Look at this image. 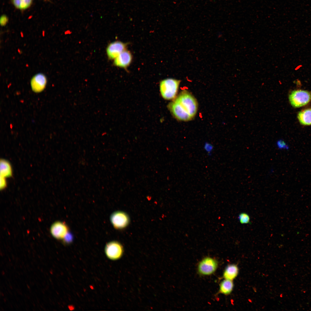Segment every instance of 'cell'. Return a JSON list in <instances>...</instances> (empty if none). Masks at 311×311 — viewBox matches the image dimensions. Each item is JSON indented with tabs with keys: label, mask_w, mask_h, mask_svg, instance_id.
Segmentation results:
<instances>
[{
	"label": "cell",
	"mask_w": 311,
	"mask_h": 311,
	"mask_svg": "<svg viewBox=\"0 0 311 311\" xmlns=\"http://www.w3.org/2000/svg\"><path fill=\"white\" fill-rule=\"evenodd\" d=\"M168 108L176 119L188 121L193 119L196 115L198 103L196 98L191 93L184 90L168 104Z\"/></svg>",
	"instance_id": "6da1fadb"
},
{
	"label": "cell",
	"mask_w": 311,
	"mask_h": 311,
	"mask_svg": "<svg viewBox=\"0 0 311 311\" xmlns=\"http://www.w3.org/2000/svg\"><path fill=\"white\" fill-rule=\"evenodd\" d=\"M276 145L279 149L288 150L289 149V146L282 139H279L277 141Z\"/></svg>",
	"instance_id": "e0dca14e"
},
{
	"label": "cell",
	"mask_w": 311,
	"mask_h": 311,
	"mask_svg": "<svg viewBox=\"0 0 311 311\" xmlns=\"http://www.w3.org/2000/svg\"><path fill=\"white\" fill-rule=\"evenodd\" d=\"M47 83L46 76L42 73H38L32 78L31 81V88L33 91L38 93L43 91Z\"/></svg>",
	"instance_id": "30bf717a"
},
{
	"label": "cell",
	"mask_w": 311,
	"mask_h": 311,
	"mask_svg": "<svg viewBox=\"0 0 311 311\" xmlns=\"http://www.w3.org/2000/svg\"><path fill=\"white\" fill-rule=\"evenodd\" d=\"M5 178L0 176V189H3L6 186L7 183Z\"/></svg>",
	"instance_id": "44dd1931"
},
{
	"label": "cell",
	"mask_w": 311,
	"mask_h": 311,
	"mask_svg": "<svg viewBox=\"0 0 311 311\" xmlns=\"http://www.w3.org/2000/svg\"><path fill=\"white\" fill-rule=\"evenodd\" d=\"M73 236L72 234L69 232L63 239L64 242L67 244H69L72 241Z\"/></svg>",
	"instance_id": "d6986e66"
},
{
	"label": "cell",
	"mask_w": 311,
	"mask_h": 311,
	"mask_svg": "<svg viewBox=\"0 0 311 311\" xmlns=\"http://www.w3.org/2000/svg\"><path fill=\"white\" fill-rule=\"evenodd\" d=\"M11 1L16 9L23 11L28 9L31 6L33 0H11Z\"/></svg>",
	"instance_id": "9a60e30c"
},
{
	"label": "cell",
	"mask_w": 311,
	"mask_h": 311,
	"mask_svg": "<svg viewBox=\"0 0 311 311\" xmlns=\"http://www.w3.org/2000/svg\"><path fill=\"white\" fill-rule=\"evenodd\" d=\"M127 45L126 43L119 41L109 43L106 48V54L108 59L113 60L122 52L126 50Z\"/></svg>",
	"instance_id": "8992f818"
},
{
	"label": "cell",
	"mask_w": 311,
	"mask_h": 311,
	"mask_svg": "<svg viewBox=\"0 0 311 311\" xmlns=\"http://www.w3.org/2000/svg\"><path fill=\"white\" fill-rule=\"evenodd\" d=\"M132 60V54L126 50L113 60V65L116 67L126 69L131 64Z\"/></svg>",
	"instance_id": "9c48e42d"
},
{
	"label": "cell",
	"mask_w": 311,
	"mask_h": 311,
	"mask_svg": "<svg viewBox=\"0 0 311 311\" xmlns=\"http://www.w3.org/2000/svg\"><path fill=\"white\" fill-rule=\"evenodd\" d=\"M12 175L11 166L9 162L5 160H1L0 161V176L9 177Z\"/></svg>",
	"instance_id": "5bb4252c"
},
{
	"label": "cell",
	"mask_w": 311,
	"mask_h": 311,
	"mask_svg": "<svg viewBox=\"0 0 311 311\" xmlns=\"http://www.w3.org/2000/svg\"><path fill=\"white\" fill-rule=\"evenodd\" d=\"M180 81L173 78H167L161 81L160 89L162 97L165 99L175 98L178 90Z\"/></svg>",
	"instance_id": "7a4b0ae2"
},
{
	"label": "cell",
	"mask_w": 311,
	"mask_h": 311,
	"mask_svg": "<svg viewBox=\"0 0 311 311\" xmlns=\"http://www.w3.org/2000/svg\"><path fill=\"white\" fill-rule=\"evenodd\" d=\"M105 252L108 258L111 260H115L122 256L123 249L120 243L116 241H112L106 244Z\"/></svg>",
	"instance_id": "277c9868"
},
{
	"label": "cell",
	"mask_w": 311,
	"mask_h": 311,
	"mask_svg": "<svg viewBox=\"0 0 311 311\" xmlns=\"http://www.w3.org/2000/svg\"><path fill=\"white\" fill-rule=\"evenodd\" d=\"M218 262L215 259L206 257L203 259L199 263L198 270L201 274L210 275L214 273L218 267Z\"/></svg>",
	"instance_id": "5b68a950"
},
{
	"label": "cell",
	"mask_w": 311,
	"mask_h": 311,
	"mask_svg": "<svg viewBox=\"0 0 311 311\" xmlns=\"http://www.w3.org/2000/svg\"><path fill=\"white\" fill-rule=\"evenodd\" d=\"M8 21V18L7 16L5 14L2 15L0 19V23L1 26H5L7 23Z\"/></svg>",
	"instance_id": "ffe728a7"
},
{
	"label": "cell",
	"mask_w": 311,
	"mask_h": 311,
	"mask_svg": "<svg viewBox=\"0 0 311 311\" xmlns=\"http://www.w3.org/2000/svg\"><path fill=\"white\" fill-rule=\"evenodd\" d=\"M204 148L208 154L210 156L213 150V145L208 143H205Z\"/></svg>",
	"instance_id": "ac0fdd59"
},
{
	"label": "cell",
	"mask_w": 311,
	"mask_h": 311,
	"mask_svg": "<svg viewBox=\"0 0 311 311\" xmlns=\"http://www.w3.org/2000/svg\"><path fill=\"white\" fill-rule=\"evenodd\" d=\"M297 118L300 123L304 125H311V108L304 109L298 113Z\"/></svg>",
	"instance_id": "7c38bea8"
},
{
	"label": "cell",
	"mask_w": 311,
	"mask_h": 311,
	"mask_svg": "<svg viewBox=\"0 0 311 311\" xmlns=\"http://www.w3.org/2000/svg\"><path fill=\"white\" fill-rule=\"evenodd\" d=\"M232 280L225 279L220 285L219 292L225 295L230 294L232 291L234 287Z\"/></svg>",
	"instance_id": "4fadbf2b"
},
{
	"label": "cell",
	"mask_w": 311,
	"mask_h": 311,
	"mask_svg": "<svg viewBox=\"0 0 311 311\" xmlns=\"http://www.w3.org/2000/svg\"><path fill=\"white\" fill-rule=\"evenodd\" d=\"M110 221L113 227L117 229H123L128 225L130 219L125 212L117 211L113 213L110 217Z\"/></svg>",
	"instance_id": "52a82bcc"
},
{
	"label": "cell",
	"mask_w": 311,
	"mask_h": 311,
	"mask_svg": "<svg viewBox=\"0 0 311 311\" xmlns=\"http://www.w3.org/2000/svg\"><path fill=\"white\" fill-rule=\"evenodd\" d=\"M238 219L240 222L242 224H247L250 223V216L246 213H240L238 215Z\"/></svg>",
	"instance_id": "2e32d148"
},
{
	"label": "cell",
	"mask_w": 311,
	"mask_h": 311,
	"mask_svg": "<svg viewBox=\"0 0 311 311\" xmlns=\"http://www.w3.org/2000/svg\"><path fill=\"white\" fill-rule=\"evenodd\" d=\"M68 227L65 223L57 221L51 226L50 232L51 235L56 239L62 240L69 232Z\"/></svg>",
	"instance_id": "ba28073f"
},
{
	"label": "cell",
	"mask_w": 311,
	"mask_h": 311,
	"mask_svg": "<svg viewBox=\"0 0 311 311\" xmlns=\"http://www.w3.org/2000/svg\"><path fill=\"white\" fill-rule=\"evenodd\" d=\"M238 272L239 269L237 265L230 264L225 269L223 276L225 279L233 280L237 277Z\"/></svg>",
	"instance_id": "8fae6325"
},
{
	"label": "cell",
	"mask_w": 311,
	"mask_h": 311,
	"mask_svg": "<svg viewBox=\"0 0 311 311\" xmlns=\"http://www.w3.org/2000/svg\"><path fill=\"white\" fill-rule=\"evenodd\" d=\"M289 99L293 107H301L306 105L311 101V92L301 90H295L289 94Z\"/></svg>",
	"instance_id": "3957f363"
}]
</instances>
